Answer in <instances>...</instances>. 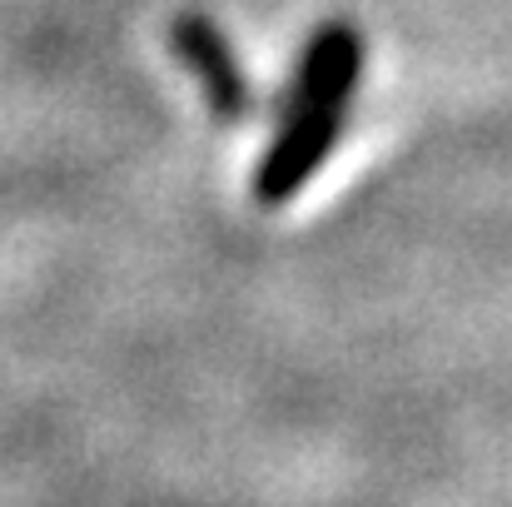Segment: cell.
Wrapping results in <instances>:
<instances>
[{"instance_id":"2","label":"cell","mask_w":512,"mask_h":507,"mask_svg":"<svg viewBox=\"0 0 512 507\" xmlns=\"http://www.w3.org/2000/svg\"><path fill=\"white\" fill-rule=\"evenodd\" d=\"M170 50L174 60L194 75L199 95H204V110L219 120V125H239L249 110H254V90H249V75L229 45V35L204 15V10H179L170 25Z\"/></svg>"},{"instance_id":"1","label":"cell","mask_w":512,"mask_h":507,"mask_svg":"<svg viewBox=\"0 0 512 507\" xmlns=\"http://www.w3.org/2000/svg\"><path fill=\"white\" fill-rule=\"evenodd\" d=\"M363 55H368V45L353 20H324L304 40L294 80H289L279 120H274V140L264 145V155L254 165V184H249L254 204L284 209L319 179V169L339 150L343 125L353 115Z\"/></svg>"}]
</instances>
